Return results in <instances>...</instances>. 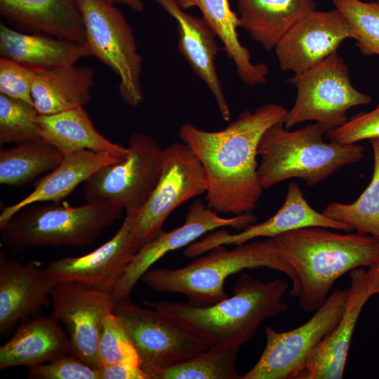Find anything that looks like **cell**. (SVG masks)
<instances>
[{
	"instance_id": "7402d4cb",
	"label": "cell",
	"mask_w": 379,
	"mask_h": 379,
	"mask_svg": "<svg viewBox=\"0 0 379 379\" xmlns=\"http://www.w3.org/2000/svg\"><path fill=\"white\" fill-rule=\"evenodd\" d=\"M0 52L6 58L35 71L75 65L91 55L86 44L42 34H27L1 23Z\"/></svg>"
},
{
	"instance_id": "f35d334b",
	"label": "cell",
	"mask_w": 379,
	"mask_h": 379,
	"mask_svg": "<svg viewBox=\"0 0 379 379\" xmlns=\"http://www.w3.org/2000/svg\"><path fill=\"white\" fill-rule=\"evenodd\" d=\"M368 290L373 295L379 293V260L368 267L366 271Z\"/></svg>"
},
{
	"instance_id": "f546056e",
	"label": "cell",
	"mask_w": 379,
	"mask_h": 379,
	"mask_svg": "<svg viewBox=\"0 0 379 379\" xmlns=\"http://www.w3.org/2000/svg\"><path fill=\"white\" fill-rule=\"evenodd\" d=\"M370 141L374 165L369 185L354 202H331L323 213L346 224L352 230L369 234L379 240V138H372Z\"/></svg>"
},
{
	"instance_id": "6da1fadb",
	"label": "cell",
	"mask_w": 379,
	"mask_h": 379,
	"mask_svg": "<svg viewBox=\"0 0 379 379\" xmlns=\"http://www.w3.org/2000/svg\"><path fill=\"white\" fill-rule=\"evenodd\" d=\"M283 106L268 103L246 110L225 128L208 131L185 123L178 135L201 162L206 179L207 206L217 213L251 212L262 192L258 174V146L265 131L283 121Z\"/></svg>"
},
{
	"instance_id": "4dcf8cb0",
	"label": "cell",
	"mask_w": 379,
	"mask_h": 379,
	"mask_svg": "<svg viewBox=\"0 0 379 379\" xmlns=\"http://www.w3.org/2000/svg\"><path fill=\"white\" fill-rule=\"evenodd\" d=\"M240 347H213L155 373L152 379H241L236 368Z\"/></svg>"
},
{
	"instance_id": "4316f807",
	"label": "cell",
	"mask_w": 379,
	"mask_h": 379,
	"mask_svg": "<svg viewBox=\"0 0 379 379\" xmlns=\"http://www.w3.org/2000/svg\"><path fill=\"white\" fill-rule=\"evenodd\" d=\"M94 70L69 67L36 71L32 95L39 114H53L84 107L92 100Z\"/></svg>"
},
{
	"instance_id": "4fadbf2b",
	"label": "cell",
	"mask_w": 379,
	"mask_h": 379,
	"mask_svg": "<svg viewBox=\"0 0 379 379\" xmlns=\"http://www.w3.org/2000/svg\"><path fill=\"white\" fill-rule=\"evenodd\" d=\"M114 303L110 293L77 282L58 284L52 292V314L65 326L72 354L98 370L102 324Z\"/></svg>"
},
{
	"instance_id": "5bb4252c",
	"label": "cell",
	"mask_w": 379,
	"mask_h": 379,
	"mask_svg": "<svg viewBox=\"0 0 379 379\" xmlns=\"http://www.w3.org/2000/svg\"><path fill=\"white\" fill-rule=\"evenodd\" d=\"M256 220L251 212L222 218L201 201H194L190 206L182 225L170 232L163 230L133 255L111 293L113 300L115 302L130 296L143 274L168 253L188 246L214 230L228 227L244 230Z\"/></svg>"
},
{
	"instance_id": "d590c367",
	"label": "cell",
	"mask_w": 379,
	"mask_h": 379,
	"mask_svg": "<svg viewBox=\"0 0 379 379\" xmlns=\"http://www.w3.org/2000/svg\"><path fill=\"white\" fill-rule=\"evenodd\" d=\"M36 71L1 57L0 93L34 105L32 90Z\"/></svg>"
},
{
	"instance_id": "83f0119b",
	"label": "cell",
	"mask_w": 379,
	"mask_h": 379,
	"mask_svg": "<svg viewBox=\"0 0 379 379\" xmlns=\"http://www.w3.org/2000/svg\"><path fill=\"white\" fill-rule=\"evenodd\" d=\"M183 8H198L203 19L224 44L229 58L235 65L238 77L248 86L267 82L268 69L264 64H254L249 51L239 39L238 15L231 8L229 0H177Z\"/></svg>"
},
{
	"instance_id": "7a4b0ae2",
	"label": "cell",
	"mask_w": 379,
	"mask_h": 379,
	"mask_svg": "<svg viewBox=\"0 0 379 379\" xmlns=\"http://www.w3.org/2000/svg\"><path fill=\"white\" fill-rule=\"evenodd\" d=\"M288 288V283L283 279L262 282L245 274L239 278L232 296L212 305L144 302L197 335L209 347H240L253 338L264 320L288 310L283 301Z\"/></svg>"
},
{
	"instance_id": "9a60e30c",
	"label": "cell",
	"mask_w": 379,
	"mask_h": 379,
	"mask_svg": "<svg viewBox=\"0 0 379 379\" xmlns=\"http://www.w3.org/2000/svg\"><path fill=\"white\" fill-rule=\"evenodd\" d=\"M351 27L337 9L314 11L298 22L274 48L281 69L302 72L337 53Z\"/></svg>"
},
{
	"instance_id": "30bf717a",
	"label": "cell",
	"mask_w": 379,
	"mask_h": 379,
	"mask_svg": "<svg viewBox=\"0 0 379 379\" xmlns=\"http://www.w3.org/2000/svg\"><path fill=\"white\" fill-rule=\"evenodd\" d=\"M206 188L202 165L186 144L173 142L164 148L159 181L145 206L133 215L131 240L137 251L163 231L175 208L206 193Z\"/></svg>"
},
{
	"instance_id": "1f68e13d",
	"label": "cell",
	"mask_w": 379,
	"mask_h": 379,
	"mask_svg": "<svg viewBox=\"0 0 379 379\" xmlns=\"http://www.w3.org/2000/svg\"><path fill=\"white\" fill-rule=\"evenodd\" d=\"M331 1L348 22L361 53L379 55V2Z\"/></svg>"
},
{
	"instance_id": "2e32d148",
	"label": "cell",
	"mask_w": 379,
	"mask_h": 379,
	"mask_svg": "<svg viewBox=\"0 0 379 379\" xmlns=\"http://www.w3.org/2000/svg\"><path fill=\"white\" fill-rule=\"evenodd\" d=\"M307 227H321L350 232L345 223L314 210L295 182H291L285 201L277 212L267 220L251 224L236 234L220 228L187 246L184 254L196 258L219 246H238L259 237L274 238L284 232Z\"/></svg>"
},
{
	"instance_id": "ba28073f",
	"label": "cell",
	"mask_w": 379,
	"mask_h": 379,
	"mask_svg": "<svg viewBox=\"0 0 379 379\" xmlns=\"http://www.w3.org/2000/svg\"><path fill=\"white\" fill-rule=\"evenodd\" d=\"M85 44L119 79V91L131 107L143 100L140 84L142 59L133 30L115 4L108 0H79Z\"/></svg>"
},
{
	"instance_id": "ab89813d",
	"label": "cell",
	"mask_w": 379,
	"mask_h": 379,
	"mask_svg": "<svg viewBox=\"0 0 379 379\" xmlns=\"http://www.w3.org/2000/svg\"><path fill=\"white\" fill-rule=\"evenodd\" d=\"M109 1L116 4H123L128 6L131 9L140 12L145 8V6L142 0H108Z\"/></svg>"
},
{
	"instance_id": "d6986e66",
	"label": "cell",
	"mask_w": 379,
	"mask_h": 379,
	"mask_svg": "<svg viewBox=\"0 0 379 379\" xmlns=\"http://www.w3.org/2000/svg\"><path fill=\"white\" fill-rule=\"evenodd\" d=\"M350 286L343 314L333 328L317 344L296 379H340L357 322L372 296L364 267L350 272Z\"/></svg>"
},
{
	"instance_id": "9c48e42d",
	"label": "cell",
	"mask_w": 379,
	"mask_h": 379,
	"mask_svg": "<svg viewBox=\"0 0 379 379\" xmlns=\"http://www.w3.org/2000/svg\"><path fill=\"white\" fill-rule=\"evenodd\" d=\"M297 90L295 102L284 117L288 129L307 121L328 122L337 127L345 123L352 107L367 105L371 97L357 91L348 67L337 53L288 79Z\"/></svg>"
},
{
	"instance_id": "8992f818",
	"label": "cell",
	"mask_w": 379,
	"mask_h": 379,
	"mask_svg": "<svg viewBox=\"0 0 379 379\" xmlns=\"http://www.w3.org/2000/svg\"><path fill=\"white\" fill-rule=\"evenodd\" d=\"M121 213L90 203L79 206L36 203L21 209L0 227L1 242L14 252L44 246L83 248L94 244Z\"/></svg>"
},
{
	"instance_id": "277c9868",
	"label": "cell",
	"mask_w": 379,
	"mask_h": 379,
	"mask_svg": "<svg viewBox=\"0 0 379 379\" xmlns=\"http://www.w3.org/2000/svg\"><path fill=\"white\" fill-rule=\"evenodd\" d=\"M206 253L181 268L149 269L141 280L154 291L180 293L192 304L208 305L229 296L225 290L228 277L246 269L267 267L287 275L292 282L289 295H298V276L282 258L274 238L246 242L232 250L219 246Z\"/></svg>"
},
{
	"instance_id": "3957f363",
	"label": "cell",
	"mask_w": 379,
	"mask_h": 379,
	"mask_svg": "<svg viewBox=\"0 0 379 379\" xmlns=\"http://www.w3.org/2000/svg\"><path fill=\"white\" fill-rule=\"evenodd\" d=\"M321 227H302L274 239L280 253L296 273L298 302L315 312L327 300L334 283L348 272L379 260V240L359 232L339 234Z\"/></svg>"
},
{
	"instance_id": "d4e9b609",
	"label": "cell",
	"mask_w": 379,
	"mask_h": 379,
	"mask_svg": "<svg viewBox=\"0 0 379 379\" xmlns=\"http://www.w3.org/2000/svg\"><path fill=\"white\" fill-rule=\"evenodd\" d=\"M36 122L41 139L64 156L90 150L124 159L128 152L127 147L110 141L95 129L84 107L53 114H38Z\"/></svg>"
},
{
	"instance_id": "60d3db41",
	"label": "cell",
	"mask_w": 379,
	"mask_h": 379,
	"mask_svg": "<svg viewBox=\"0 0 379 379\" xmlns=\"http://www.w3.org/2000/svg\"><path fill=\"white\" fill-rule=\"evenodd\" d=\"M377 1H378V2H379V0H377Z\"/></svg>"
},
{
	"instance_id": "cb8c5ba5",
	"label": "cell",
	"mask_w": 379,
	"mask_h": 379,
	"mask_svg": "<svg viewBox=\"0 0 379 379\" xmlns=\"http://www.w3.org/2000/svg\"><path fill=\"white\" fill-rule=\"evenodd\" d=\"M121 159L109 154L90 150L64 156L61 163L40 180L28 195L18 202L4 208L0 215V227L13 215L29 205L44 201L59 202L97 171Z\"/></svg>"
},
{
	"instance_id": "484cf974",
	"label": "cell",
	"mask_w": 379,
	"mask_h": 379,
	"mask_svg": "<svg viewBox=\"0 0 379 379\" xmlns=\"http://www.w3.org/2000/svg\"><path fill=\"white\" fill-rule=\"evenodd\" d=\"M317 6L314 0H238L237 10L240 27L264 49L271 51Z\"/></svg>"
},
{
	"instance_id": "8d00e7d4",
	"label": "cell",
	"mask_w": 379,
	"mask_h": 379,
	"mask_svg": "<svg viewBox=\"0 0 379 379\" xmlns=\"http://www.w3.org/2000/svg\"><path fill=\"white\" fill-rule=\"evenodd\" d=\"M330 141L355 143L379 138V104L371 111L359 112L326 135Z\"/></svg>"
},
{
	"instance_id": "836d02e7",
	"label": "cell",
	"mask_w": 379,
	"mask_h": 379,
	"mask_svg": "<svg viewBox=\"0 0 379 379\" xmlns=\"http://www.w3.org/2000/svg\"><path fill=\"white\" fill-rule=\"evenodd\" d=\"M98 368L105 365L126 363L140 367V360L121 318L111 312L102 324L98 346Z\"/></svg>"
},
{
	"instance_id": "74e56055",
	"label": "cell",
	"mask_w": 379,
	"mask_h": 379,
	"mask_svg": "<svg viewBox=\"0 0 379 379\" xmlns=\"http://www.w3.org/2000/svg\"><path fill=\"white\" fill-rule=\"evenodd\" d=\"M101 379H149L140 367L126 363H117L100 366Z\"/></svg>"
},
{
	"instance_id": "e575fe53",
	"label": "cell",
	"mask_w": 379,
	"mask_h": 379,
	"mask_svg": "<svg viewBox=\"0 0 379 379\" xmlns=\"http://www.w3.org/2000/svg\"><path fill=\"white\" fill-rule=\"evenodd\" d=\"M31 379H101L100 372L72 354L29 367Z\"/></svg>"
},
{
	"instance_id": "7c38bea8",
	"label": "cell",
	"mask_w": 379,
	"mask_h": 379,
	"mask_svg": "<svg viewBox=\"0 0 379 379\" xmlns=\"http://www.w3.org/2000/svg\"><path fill=\"white\" fill-rule=\"evenodd\" d=\"M347 295L348 288L333 292L310 319L291 331L265 326V349L241 379H296L314 348L340 319Z\"/></svg>"
},
{
	"instance_id": "f1b7e54d",
	"label": "cell",
	"mask_w": 379,
	"mask_h": 379,
	"mask_svg": "<svg viewBox=\"0 0 379 379\" xmlns=\"http://www.w3.org/2000/svg\"><path fill=\"white\" fill-rule=\"evenodd\" d=\"M63 154L51 144L38 140L16 144L0 151V183L22 186L39 175L55 169Z\"/></svg>"
},
{
	"instance_id": "5b68a950",
	"label": "cell",
	"mask_w": 379,
	"mask_h": 379,
	"mask_svg": "<svg viewBox=\"0 0 379 379\" xmlns=\"http://www.w3.org/2000/svg\"><path fill=\"white\" fill-rule=\"evenodd\" d=\"M335 128L331 123L315 122L290 131L282 121L270 126L257 150L261 158L258 174L262 189L294 178L304 180L308 186L316 185L340 168L359 161L362 145L324 141Z\"/></svg>"
},
{
	"instance_id": "ac0fdd59",
	"label": "cell",
	"mask_w": 379,
	"mask_h": 379,
	"mask_svg": "<svg viewBox=\"0 0 379 379\" xmlns=\"http://www.w3.org/2000/svg\"><path fill=\"white\" fill-rule=\"evenodd\" d=\"M56 284L46 267L22 262L0 253V333L51 304Z\"/></svg>"
},
{
	"instance_id": "44dd1931",
	"label": "cell",
	"mask_w": 379,
	"mask_h": 379,
	"mask_svg": "<svg viewBox=\"0 0 379 379\" xmlns=\"http://www.w3.org/2000/svg\"><path fill=\"white\" fill-rule=\"evenodd\" d=\"M0 13L23 28L85 44L79 0H0Z\"/></svg>"
},
{
	"instance_id": "d6a6232c",
	"label": "cell",
	"mask_w": 379,
	"mask_h": 379,
	"mask_svg": "<svg viewBox=\"0 0 379 379\" xmlns=\"http://www.w3.org/2000/svg\"><path fill=\"white\" fill-rule=\"evenodd\" d=\"M34 105L0 93V145L42 140Z\"/></svg>"
},
{
	"instance_id": "e0dca14e",
	"label": "cell",
	"mask_w": 379,
	"mask_h": 379,
	"mask_svg": "<svg viewBox=\"0 0 379 379\" xmlns=\"http://www.w3.org/2000/svg\"><path fill=\"white\" fill-rule=\"evenodd\" d=\"M133 215H126L117 232L92 252L51 262L46 267L54 282H77L112 293L137 252L131 240Z\"/></svg>"
},
{
	"instance_id": "8fae6325",
	"label": "cell",
	"mask_w": 379,
	"mask_h": 379,
	"mask_svg": "<svg viewBox=\"0 0 379 379\" xmlns=\"http://www.w3.org/2000/svg\"><path fill=\"white\" fill-rule=\"evenodd\" d=\"M124 324L149 379L157 371L202 352L208 345L175 320L154 309H145L130 296L114 303L113 311Z\"/></svg>"
},
{
	"instance_id": "603a6c76",
	"label": "cell",
	"mask_w": 379,
	"mask_h": 379,
	"mask_svg": "<svg viewBox=\"0 0 379 379\" xmlns=\"http://www.w3.org/2000/svg\"><path fill=\"white\" fill-rule=\"evenodd\" d=\"M53 315L23 323L0 347V368L32 366L72 354L69 338Z\"/></svg>"
},
{
	"instance_id": "52a82bcc",
	"label": "cell",
	"mask_w": 379,
	"mask_h": 379,
	"mask_svg": "<svg viewBox=\"0 0 379 379\" xmlns=\"http://www.w3.org/2000/svg\"><path fill=\"white\" fill-rule=\"evenodd\" d=\"M126 157L101 168L84 185L86 203L135 215L145 206L161 175L163 149L153 138L135 133Z\"/></svg>"
},
{
	"instance_id": "ffe728a7",
	"label": "cell",
	"mask_w": 379,
	"mask_h": 379,
	"mask_svg": "<svg viewBox=\"0 0 379 379\" xmlns=\"http://www.w3.org/2000/svg\"><path fill=\"white\" fill-rule=\"evenodd\" d=\"M176 22L178 46L196 75L206 85L215 99L222 118L230 119V109L226 100L215 59L218 53L216 34L202 18L187 13L177 0H153Z\"/></svg>"
}]
</instances>
